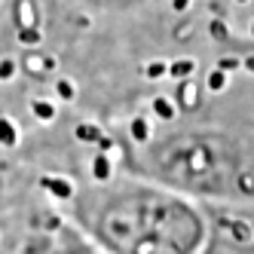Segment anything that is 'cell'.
<instances>
[{
    "label": "cell",
    "instance_id": "6da1fadb",
    "mask_svg": "<svg viewBox=\"0 0 254 254\" xmlns=\"http://www.w3.org/2000/svg\"><path fill=\"white\" fill-rule=\"evenodd\" d=\"M224 83H227V74L221 67H214L211 74H208V89H224Z\"/></svg>",
    "mask_w": 254,
    "mask_h": 254
},
{
    "label": "cell",
    "instance_id": "7a4b0ae2",
    "mask_svg": "<svg viewBox=\"0 0 254 254\" xmlns=\"http://www.w3.org/2000/svg\"><path fill=\"white\" fill-rule=\"evenodd\" d=\"M43 187L56 190L59 196H70V184H62V181H52V178H43Z\"/></svg>",
    "mask_w": 254,
    "mask_h": 254
},
{
    "label": "cell",
    "instance_id": "3957f363",
    "mask_svg": "<svg viewBox=\"0 0 254 254\" xmlns=\"http://www.w3.org/2000/svg\"><path fill=\"white\" fill-rule=\"evenodd\" d=\"M169 74L172 77H187V74H193V62H178V64H172Z\"/></svg>",
    "mask_w": 254,
    "mask_h": 254
},
{
    "label": "cell",
    "instance_id": "277c9868",
    "mask_svg": "<svg viewBox=\"0 0 254 254\" xmlns=\"http://www.w3.org/2000/svg\"><path fill=\"white\" fill-rule=\"evenodd\" d=\"M153 107H156V114H159V117H166V120H169V117H175V107H172L166 98H156V101H153Z\"/></svg>",
    "mask_w": 254,
    "mask_h": 254
},
{
    "label": "cell",
    "instance_id": "5b68a950",
    "mask_svg": "<svg viewBox=\"0 0 254 254\" xmlns=\"http://www.w3.org/2000/svg\"><path fill=\"white\" fill-rule=\"evenodd\" d=\"M132 135L141 141V138H147L150 135V129H147V123H144V120H135V126H132Z\"/></svg>",
    "mask_w": 254,
    "mask_h": 254
},
{
    "label": "cell",
    "instance_id": "8992f818",
    "mask_svg": "<svg viewBox=\"0 0 254 254\" xmlns=\"http://www.w3.org/2000/svg\"><path fill=\"white\" fill-rule=\"evenodd\" d=\"M77 135H80L83 141H89V138L95 141V138H98V129H95V126H80V129H77Z\"/></svg>",
    "mask_w": 254,
    "mask_h": 254
},
{
    "label": "cell",
    "instance_id": "52a82bcc",
    "mask_svg": "<svg viewBox=\"0 0 254 254\" xmlns=\"http://www.w3.org/2000/svg\"><path fill=\"white\" fill-rule=\"evenodd\" d=\"M181 101L190 107V104L196 101V89H193V86H184V89H181Z\"/></svg>",
    "mask_w": 254,
    "mask_h": 254
},
{
    "label": "cell",
    "instance_id": "ba28073f",
    "mask_svg": "<svg viewBox=\"0 0 254 254\" xmlns=\"http://www.w3.org/2000/svg\"><path fill=\"white\" fill-rule=\"evenodd\" d=\"M34 114L43 117V120H49V117H52V107H49V104H43V101H37V104H34Z\"/></svg>",
    "mask_w": 254,
    "mask_h": 254
},
{
    "label": "cell",
    "instance_id": "9c48e42d",
    "mask_svg": "<svg viewBox=\"0 0 254 254\" xmlns=\"http://www.w3.org/2000/svg\"><path fill=\"white\" fill-rule=\"evenodd\" d=\"M166 70H169L166 64H150V67H147V77H153V80H156V77H162V74H166Z\"/></svg>",
    "mask_w": 254,
    "mask_h": 254
},
{
    "label": "cell",
    "instance_id": "30bf717a",
    "mask_svg": "<svg viewBox=\"0 0 254 254\" xmlns=\"http://www.w3.org/2000/svg\"><path fill=\"white\" fill-rule=\"evenodd\" d=\"M95 175H98V178H107V175H111V172H107V162H104V159L95 162Z\"/></svg>",
    "mask_w": 254,
    "mask_h": 254
},
{
    "label": "cell",
    "instance_id": "8fae6325",
    "mask_svg": "<svg viewBox=\"0 0 254 254\" xmlns=\"http://www.w3.org/2000/svg\"><path fill=\"white\" fill-rule=\"evenodd\" d=\"M217 67H221V70H233V67H239V62H236V59H224Z\"/></svg>",
    "mask_w": 254,
    "mask_h": 254
},
{
    "label": "cell",
    "instance_id": "7c38bea8",
    "mask_svg": "<svg viewBox=\"0 0 254 254\" xmlns=\"http://www.w3.org/2000/svg\"><path fill=\"white\" fill-rule=\"evenodd\" d=\"M59 92H62V95H67V98H70V95H74V89H70V86H67V83H59Z\"/></svg>",
    "mask_w": 254,
    "mask_h": 254
},
{
    "label": "cell",
    "instance_id": "4fadbf2b",
    "mask_svg": "<svg viewBox=\"0 0 254 254\" xmlns=\"http://www.w3.org/2000/svg\"><path fill=\"white\" fill-rule=\"evenodd\" d=\"M187 6V0H175V9H184Z\"/></svg>",
    "mask_w": 254,
    "mask_h": 254
},
{
    "label": "cell",
    "instance_id": "5bb4252c",
    "mask_svg": "<svg viewBox=\"0 0 254 254\" xmlns=\"http://www.w3.org/2000/svg\"><path fill=\"white\" fill-rule=\"evenodd\" d=\"M248 67H251V70H254V59H248Z\"/></svg>",
    "mask_w": 254,
    "mask_h": 254
},
{
    "label": "cell",
    "instance_id": "9a60e30c",
    "mask_svg": "<svg viewBox=\"0 0 254 254\" xmlns=\"http://www.w3.org/2000/svg\"><path fill=\"white\" fill-rule=\"evenodd\" d=\"M239 3H245V0H239Z\"/></svg>",
    "mask_w": 254,
    "mask_h": 254
}]
</instances>
